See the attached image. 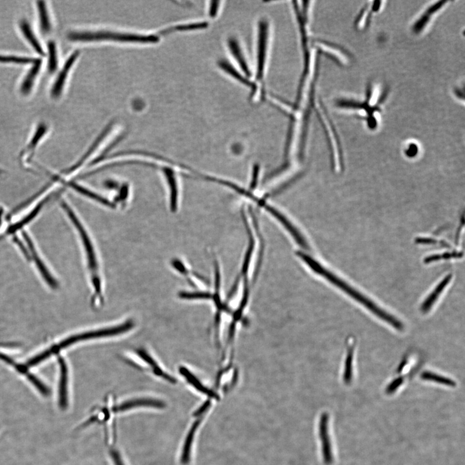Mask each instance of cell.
Returning <instances> with one entry per match:
<instances>
[{"label": "cell", "instance_id": "cell-3", "mask_svg": "<svg viewBox=\"0 0 465 465\" xmlns=\"http://www.w3.org/2000/svg\"><path fill=\"white\" fill-rule=\"evenodd\" d=\"M134 327H135V323L133 320L129 319L124 322L111 326V327L100 328L90 330V331L79 333V334L67 337L61 341L60 343L43 351V356L46 359H49L53 355L58 354L61 350L69 348L75 344L82 343V342L121 336V335L127 334V332L131 331Z\"/></svg>", "mask_w": 465, "mask_h": 465}, {"label": "cell", "instance_id": "cell-11", "mask_svg": "<svg viewBox=\"0 0 465 465\" xmlns=\"http://www.w3.org/2000/svg\"><path fill=\"white\" fill-rule=\"evenodd\" d=\"M59 363L58 406L61 410L67 409L69 405V369L63 358L60 357Z\"/></svg>", "mask_w": 465, "mask_h": 465}, {"label": "cell", "instance_id": "cell-14", "mask_svg": "<svg viewBox=\"0 0 465 465\" xmlns=\"http://www.w3.org/2000/svg\"><path fill=\"white\" fill-rule=\"evenodd\" d=\"M165 403L157 399L139 398L125 401L120 405L116 406L113 409L115 412H124L127 410L135 409L138 407H151L156 409H163L166 407Z\"/></svg>", "mask_w": 465, "mask_h": 465}, {"label": "cell", "instance_id": "cell-33", "mask_svg": "<svg viewBox=\"0 0 465 465\" xmlns=\"http://www.w3.org/2000/svg\"><path fill=\"white\" fill-rule=\"evenodd\" d=\"M220 4V1H211L210 2V6H209V17L212 18L216 17L218 10H219Z\"/></svg>", "mask_w": 465, "mask_h": 465}, {"label": "cell", "instance_id": "cell-18", "mask_svg": "<svg viewBox=\"0 0 465 465\" xmlns=\"http://www.w3.org/2000/svg\"><path fill=\"white\" fill-rule=\"evenodd\" d=\"M179 373L183 376L184 379L188 382L189 384L195 388L198 392L205 394L212 398L218 399V397L215 392L211 391V390L207 389L200 381L198 378L191 370H189L186 366H181L179 368Z\"/></svg>", "mask_w": 465, "mask_h": 465}, {"label": "cell", "instance_id": "cell-20", "mask_svg": "<svg viewBox=\"0 0 465 465\" xmlns=\"http://www.w3.org/2000/svg\"><path fill=\"white\" fill-rule=\"evenodd\" d=\"M218 64L221 69H222L225 72L228 74L232 79L236 80L237 81L240 82V83L243 84V85L251 87V88H254L253 89L255 90V86L254 84L252 83V82H251L249 79H248L247 77L244 76L241 72H239L238 70L235 68L234 66H232L228 61L222 59V60L218 61Z\"/></svg>", "mask_w": 465, "mask_h": 465}, {"label": "cell", "instance_id": "cell-2", "mask_svg": "<svg viewBox=\"0 0 465 465\" xmlns=\"http://www.w3.org/2000/svg\"><path fill=\"white\" fill-rule=\"evenodd\" d=\"M295 255H297L298 258L303 263L306 264L307 267L309 268V270L325 278L328 281L331 282L332 284L345 291V293L354 298L355 300H357L358 302L363 304L367 308L370 310L375 316L386 321L387 323L390 324L397 330H402L403 329L404 327H403L402 323L400 322L398 319L394 318V316H392L391 314L386 313V312L380 308L379 307L376 306V304L371 302L368 298L364 297L362 294L358 292L357 291L349 286L345 282H344L343 280H341L340 278L337 277L331 271L324 267L322 264L319 263L311 255L307 254V253L300 250L296 252Z\"/></svg>", "mask_w": 465, "mask_h": 465}, {"label": "cell", "instance_id": "cell-26", "mask_svg": "<svg viewBox=\"0 0 465 465\" xmlns=\"http://www.w3.org/2000/svg\"><path fill=\"white\" fill-rule=\"evenodd\" d=\"M179 297L187 300H211L212 293L206 291H182L179 293Z\"/></svg>", "mask_w": 465, "mask_h": 465}, {"label": "cell", "instance_id": "cell-29", "mask_svg": "<svg viewBox=\"0 0 465 465\" xmlns=\"http://www.w3.org/2000/svg\"><path fill=\"white\" fill-rule=\"evenodd\" d=\"M421 379L426 380H430L437 383L446 385L448 386H455L456 385L454 380L443 376L437 375L436 373L430 372V371H425L421 375Z\"/></svg>", "mask_w": 465, "mask_h": 465}, {"label": "cell", "instance_id": "cell-6", "mask_svg": "<svg viewBox=\"0 0 465 465\" xmlns=\"http://www.w3.org/2000/svg\"><path fill=\"white\" fill-rule=\"evenodd\" d=\"M135 359L131 360V363L139 368L149 371L157 377L161 378L172 384L177 383V380L163 368L157 358L151 352L145 348H138L134 350Z\"/></svg>", "mask_w": 465, "mask_h": 465}, {"label": "cell", "instance_id": "cell-24", "mask_svg": "<svg viewBox=\"0 0 465 465\" xmlns=\"http://www.w3.org/2000/svg\"><path fill=\"white\" fill-rule=\"evenodd\" d=\"M200 421V420H198L193 423L190 431H189L188 435H187L181 459V462L183 464H188V462H190L191 446H192L196 431L197 430L198 426H199Z\"/></svg>", "mask_w": 465, "mask_h": 465}, {"label": "cell", "instance_id": "cell-19", "mask_svg": "<svg viewBox=\"0 0 465 465\" xmlns=\"http://www.w3.org/2000/svg\"><path fill=\"white\" fill-rule=\"evenodd\" d=\"M19 27L21 31L23 36L26 38L27 42L29 43L32 48L36 53L40 56L45 55V51L43 49L42 45H41L40 41L36 37L35 33L27 20H22L19 23Z\"/></svg>", "mask_w": 465, "mask_h": 465}, {"label": "cell", "instance_id": "cell-35", "mask_svg": "<svg viewBox=\"0 0 465 465\" xmlns=\"http://www.w3.org/2000/svg\"><path fill=\"white\" fill-rule=\"evenodd\" d=\"M209 405H210V401H206V402L203 405L202 407H200V409H198L197 411L195 412V416H200V415L203 414V412L206 411V410L207 409H208Z\"/></svg>", "mask_w": 465, "mask_h": 465}, {"label": "cell", "instance_id": "cell-7", "mask_svg": "<svg viewBox=\"0 0 465 465\" xmlns=\"http://www.w3.org/2000/svg\"><path fill=\"white\" fill-rule=\"evenodd\" d=\"M269 38V23L266 18H261L258 24L257 51V81H263L267 60Z\"/></svg>", "mask_w": 465, "mask_h": 465}, {"label": "cell", "instance_id": "cell-17", "mask_svg": "<svg viewBox=\"0 0 465 465\" xmlns=\"http://www.w3.org/2000/svg\"><path fill=\"white\" fill-rule=\"evenodd\" d=\"M228 47L230 52L234 56L235 60L239 63V67L244 72L246 77L250 78L252 76V72H251L249 65L248 64L247 60L245 58V54L241 49L239 41H237L236 38H229L228 41Z\"/></svg>", "mask_w": 465, "mask_h": 465}, {"label": "cell", "instance_id": "cell-27", "mask_svg": "<svg viewBox=\"0 0 465 465\" xmlns=\"http://www.w3.org/2000/svg\"><path fill=\"white\" fill-rule=\"evenodd\" d=\"M208 26V23L197 22L192 23V24L179 25V26L170 27L161 32V34H168L172 33L173 31H186L191 30H196V29H202L206 28Z\"/></svg>", "mask_w": 465, "mask_h": 465}, {"label": "cell", "instance_id": "cell-15", "mask_svg": "<svg viewBox=\"0 0 465 465\" xmlns=\"http://www.w3.org/2000/svg\"><path fill=\"white\" fill-rule=\"evenodd\" d=\"M328 415L324 413L321 416L319 423V435L322 442L324 461L328 464L333 461L332 446L330 443L329 435H328Z\"/></svg>", "mask_w": 465, "mask_h": 465}, {"label": "cell", "instance_id": "cell-1", "mask_svg": "<svg viewBox=\"0 0 465 465\" xmlns=\"http://www.w3.org/2000/svg\"><path fill=\"white\" fill-rule=\"evenodd\" d=\"M61 209L76 230L83 249L93 289L91 304L95 308H100L104 303V294L99 254L95 243L85 224L69 203H64Z\"/></svg>", "mask_w": 465, "mask_h": 465}, {"label": "cell", "instance_id": "cell-13", "mask_svg": "<svg viewBox=\"0 0 465 465\" xmlns=\"http://www.w3.org/2000/svg\"><path fill=\"white\" fill-rule=\"evenodd\" d=\"M48 131L47 125L44 123H40L36 127L35 133L32 136L31 140L27 143V146L24 148L20 155V162L22 164H28L31 163L34 154L37 148L39 143L46 135Z\"/></svg>", "mask_w": 465, "mask_h": 465}, {"label": "cell", "instance_id": "cell-32", "mask_svg": "<svg viewBox=\"0 0 465 465\" xmlns=\"http://www.w3.org/2000/svg\"><path fill=\"white\" fill-rule=\"evenodd\" d=\"M460 256H461V255H460L459 254H444L442 255V256H441V255H433V256L428 257L427 258H426L425 259V263H431V262L438 261V260L441 259V258L446 259L452 258V257H459Z\"/></svg>", "mask_w": 465, "mask_h": 465}, {"label": "cell", "instance_id": "cell-25", "mask_svg": "<svg viewBox=\"0 0 465 465\" xmlns=\"http://www.w3.org/2000/svg\"><path fill=\"white\" fill-rule=\"evenodd\" d=\"M47 69L49 73L55 72L58 66V51L54 41H49L47 44Z\"/></svg>", "mask_w": 465, "mask_h": 465}, {"label": "cell", "instance_id": "cell-23", "mask_svg": "<svg viewBox=\"0 0 465 465\" xmlns=\"http://www.w3.org/2000/svg\"><path fill=\"white\" fill-rule=\"evenodd\" d=\"M447 2H448L444 1L439 2L438 3L434 5V6L428 8L427 10H426L425 12L421 15L420 18H419L418 21L416 22V24H414L413 30L415 33H420L424 29V27H425L426 24L429 21L432 16L436 13L437 11H438V10L444 6V4L447 3Z\"/></svg>", "mask_w": 465, "mask_h": 465}, {"label": "cell", "instance_id": "cell-5", "mask_svg": "<svg viewBox=\"0 0 465 465\" xmlns=\"http://www.w3.org/2000/svg\"><path fill=\"white\" fill-rule=\"evenodd\" d=\"M256 204L259 207L264 209L269 215L272 216L276 221H277L286 229L289 235H290L291 238L293 239L294 241H295L297 245L300 246L303 249H308L309 245L306 237H304L301 231L298 229L295 224H293L292 221L289 219L283 212H282L279 209L273 206L270 203L267 202V200L264 197L259 198L256 202Z\"/></svg>", "mask_w": 465, "mask_h": 465}, {"label": "cell", "instance_id": "cell-31", "mask_svg": "<svg viewBox=\"0 0 465 465\" xmlns=\"http://www.w3.org/2000/svg\"><path fill=\"white\" fill-rule=\"evenodd\" d=\"M403 382H404V378L403 377L397 378V379L394 380V381H392L386 388V394H393L394 392H395L397 390L400 388L401 385L403 383Z\"/></svg>", "mask_w": 465, "mask_h": 465}, {"label": "cell", "instance_id": "cell-21", "mask_svg": "<svg viewBox=\"0 0 465 465\" xmlns=\"http://www.w3.org/2000/svg\"><path fill=\"white\" fill-rule=\"evenodd\" d=\"M39 25L41 32L43 35L51 33L52 25L49 11L45 2H37Z\"/></svg>", "mask_w": 465, "mask_h": 465}, {"label": "cell", "instance_id": "cell-22", "mask_svg": "<svg viewBox=\"0 0 465 465\" xmlns=\"http://www.w3.org/2000/svg\"><path fill=\"white\" fill-rule=\"evenodd\" d=\"M452 275L451 274L448 275L446 277H444L443 280L437 285L435 290L432 291L430 295L426 298L425 301L423 303L422 306H421V309L423 313H426V312L429 311L431 307L433 306V304H434V303L436 301L437 298H438L440 294H441L442 291H443V289L447 286L448 284L450 282L451 279H452Z\"/></svg>", "mask_w": 465, "mask_h": 465}, {"label": "cell", "instance_id": "cell-16", "mask_svg": "<svg viewBox=\"0 0 465 465\" xmlns=\"http://www.w3.org/2000/svg\"><path fill=\"white\" fill-rule=\"evenodd\" d=\"M42 63V61L40 59L36 58L35 62L31 64V67L27 71L24 79H23L21 86H20V92L23 95H29L33 90L36 80L40 71Z\"/></svg>", "mask_w": 465, "mask_h": 465}, {"label": "cell", "instance_id": "cell-30", "mask_svg": "<svg viewBox=\"0 0 465 465\" xmlns=\"http://www.w3.org/2000/svg\"><path fill=\"white\" fill-rule=\"evenodd\" d=\"M353 349L351 348L346 355L343 379L345 384H349L352 380L353 375Z\"/></svg>", "mask_w": 465, "mask_h": 465}, {"label": "cell", "instance_id": "cell-8", "mask_svg": "<svg viewBox=\"0 0 465 465\" xmlns=\"http://www.w3.org/2000/svg\"><path fill=\"white\" fill-rule=\"evenodd\" d=\"M22 236L23 241L24 242L27 249L28 250L30 261H33L35 263L39 273L42 275L43 280H45L48 286L51 287V288H58V281H56L55 278L52 276L47 266L45 265L42 257L39 254L37 248H36L35 244L32 239L30 235L26 230H22Z\"/></svg>", "mask_w": 465, "mask_h": 465}, {"label": "cell", "instance_id": "cell-12", "mask_svg": "<svg viewBox=\"0 0 465 465\" xmlns=\"http://www.w3.org/2000/svg\"><path fill=\"white\" fill-rule=\"evenodd\" d=\"M79 51H75L73 53L70 54V56L66 60L63 67L61 68L60 71L57 75L56 79L54 82L51 90V96L52 99H58L62 94L68 75H69L72 66L74 65L75 61L79 58Z\"/></svg>", "mask_w": 465, "mask_h": 465}, {"label": "cell", "instance_id": "cell-28", "mask_svg": "<svg viewBox=\"0 0 465 465\" xmlns=\"http://www.w3.org/2000/svg\"><path fill=\"white\" fill-rule=\"evenodd\" d=\"M36 58H28V57L18 56L14 55H4L0 54V63H14V64L31 65L33 64Z\"/></svg>", "mask_w": 465, "mask_h": 465}, {"label": "cell", "instance_id": "cell-10", "mask_svg": "<svg viewBox=\"0 0 465 465\" xmlns=\"http://www.w3.org/2000/svg\"><path fill=\"white\" fill-rule=\"evenodd\" d=\"M0 360L6 362V363L9 364V366H12L13 368L15 369L16 371H17L18 373H20V374L25 376V377L27 378V379L28 380V381L30 382L31 384H33V386L37 390L41 395L44 397H48L50 395V394H51L50 392H50L49 388L43 383V382L39 379L37 376L30 372L29 368H27L24 364L18 363V362L15 361L12 358L9 357L8 355H5L4 353H0Z\"/></svg>", "mask_w": 465, "mask_h": 465}, {"label": "cell", "instance_id": "cell-9", "mask_svg": "<svg viewBox=\"0 0 465 465\" xmlns=\"http://www.w3.org/2000/svg\"><path fill=\"white\" fill-rule=\"evenodd\" d=\"M170 166H164L162 168V173H163L164 180L166 182V185L168 186L169 191V198H170V209L173 213H176L179 208L180 195H181V189H180V183L178 172L173 168L172 163L170 162Z\"/></svg>", "mask_w": 465, "mask_h": 465}, {"label": "cell", "instance_id": "cell-34", "mask_svg": "<svg viewBox=\"0 0 465 465\" xmlns=\"http://www.w3.org/2000/svg\"><path fill=\"white\" fill-rule=\"evenodd\" d=\"M111 456L115 465H125L124 461L120 456V453L115 450L111 451Z\"/></svg>", "mask_w": 465, "mask_h": 465}, {"label": "cell", "instance_id": "cell-4", "mask_svg": "<svg viewBox=\"0 0 465 465\" xmlns=\"http://www.w3.org/2000/svg\"><path fill=\"white\" fill-rule=\"evenodd\" d=\"M67 38L73 42H82L112 40L121 42L155 43L159 41V36L156 35H141L107 31L70 32L68 34Z\"/></svg>", "mask_w": 465, "mask_h": 465}]
</instances>
